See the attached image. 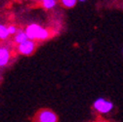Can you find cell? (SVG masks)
Returning <instances> with one entry per match:
<instances>
[{
  "label": "cell",
  "mask_w": 123,
  "mask_h": 122,
  "mask_svg": "<svg viewBox=\"0 0 123 122\" xmlns=\"http://www.w3.org/2000/svg\"><path fill=\"white\" fill-rule=\"evenodd\" d=\"M10 51L5 47H1V49H0V66H6L10 60Z\"/></svg>",
  "instance_id": "cell-5"
},
{
  "label": "cell",
  "mask_w": 123,
  "mask_h": 122,
  "mask_svg": "<svg viewBox=\"0 0 123 122\" xmlns=\"http://www.w3.org/2000/svg\"><path fill=\"white\" fill-rule=\"evenodd\" d=\"M18 50L22 55H25V56H29L32 55L35 51V43L33 42L32 39H27L22 43L19 44L18 46Z\"/></svg>",
  "instance_id": "cell-4"
},
{
  "label": "cell",
  "mask_w": 123,
  "mask_h": 122,
  "mask_svg": "<svg viewBox=\"0 0 123 122\" xmlns=\"http://www.w3.org/2000/svg\"><path fill=\"white\" fill-rule=\"evenodd\" d=\"M40 1L45 9H51L56 5V0H40Z\"/></svg>",
  "instance_id": "cell-9"
},
{
  "label": "cell",
  "mask_w": 123,
  "mask_h": 122,
  "mask_svg": "<svg viewBox=\"0 0 123 122\" xmlns=\"http://www.w3.org/2000/svg\"><path fill=\"white\" fill-rule=\"evenodd\" d=\"M76 1L77 0H60V3L66 8H72L76 5Z\"/></svg>",
  "instance_id": "cell-7"
},
{
  "label": "cell",
  "mask_w": 123,
  "mask_h": 122,
  "mask_svg": "<svg viewBox=\"0 0 123 122\" xmlns=\"http://www.w3.org/2000/svg\"><path fill=\"white\" fill-rule=\"evenodd\" d=\"M25 31L29 39L32 40H45L52 36V32L36 24H32L27 25Z\"/></svg>",
  "instance_id": "cell-1"
},
{
  "label": "cell",
  "mask_w": 123,
  "mask_h": 122,
  "mask_svg": "<svg viewBox=\"0 0 123 122\" xmlns=\"http://www.w3.org/2000/svg\"><path fill=\"white\" fill-rule=\"evenodd\" d=\"M9 35H10V32H9L8 27H6L3 24L0 25V38L1 39H6Z\"/></svg>",
  "instance_id": "cell-8"
},
{
  "label": "cell",
  "mask_w": 123,
  "mask_h": 122,
  "mask_svg": "<svg viewBox=\"0 0 123 122\" xmlns=\"http://www.w3.org/2000/svg\"><path fill=\"white\" fill-rule=\"evenodd\" d=\"M79 1H85V0H79Z\"/></svg>",
  "instance_id": "cell-11"
},
{
  "label": "cell",
  "mask_w": 123,
  "mask_h": 122,
  "mask_svg": "<svg viewBox=\"0 0 123 122\" xmlns=\"http://www.w3.org/2000/svg\"><path fill=\"white\" fill-rule=\"evenodd\" d=\"M8 29H9L10 34H16V32L18 31V30H17V27H16V26H14V25H10V26H8Z\"/></svg>",
  "instance_id": "cell-10"
},
{
  "label": "cell",
  "mask_w": 123,
  "mask_h": 122,
  "mask_svg": "<svg viewBox=\"0 0 123 122\" xmlns=\"http://www.w3.org/2000/svg\"><path fill=\"white\" fill-rule=\"evenodd\" d=\"M35 121L38 122H57L58 116L56 113L48 109L39 110L35 115Z\"/></svg>",
  "instance_id": "cell-2"
},
{
  "label": "cell",
  "mask_w": 123,
  "mask_h": 122,
  "mask_svg": "<svg viewBox=\"0 0 123 122\" xmlns=\"http://www.w3.org/2000/svg\"><path fill=\"white\" fill-rule=\"evenodd\" d=\"M113 108V104L111 102L105 100L103 98H99L94 103V109L99 111L100 113H107L110 112Z\"/></svg>",
  "instance_id": "cell-3"
},
{
  "label": "cell",
  "mask_w": 123,
  "mask_h": 122,
  "mask_svg": "<svg viewBox=\"0 0 123 122\" xmlns=\"http://www.w3.org/2000/svg\"><path fill=\"white\" fill-rule=\"evenodd\" d=\"M27 39H28V36H27V33H26L25 30L19 29L16 32V35H15V42L17 44H20V43H22Z\"/></svg>",
  "instance_id": "cell-6"
}]
</instances>
